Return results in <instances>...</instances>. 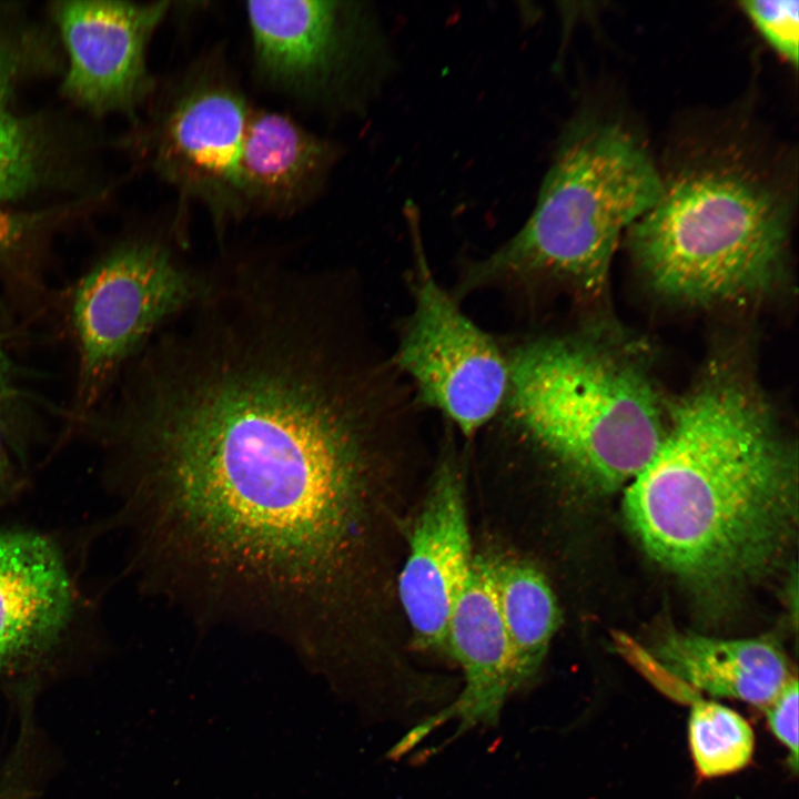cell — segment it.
Returning <instances> with one entry per match:
<instances>
[{
    "label": "cell",
    "instance_id": "obj_3",
    "mask_svg": "<svg viewBox=\"0 0 799 799\" xmlns=\"http://www.w3.org/2000/svg\"><path fill=\"white\" fill-rule=\"evenodd\" d=\"M661 173L656 203L628 230L649 286L690 306L746 302L782 274L789 184L745 143H706Z\"/></svg>",
    "mask_w": 799,
    "mask_h": 799
},
{
    "label": "cell",
    "instance_id": "obj_17",
    "mask_svg": "<svg viewBox=\"0 0 799 799\" xmlns=\"http://www.w3.org/2000/svg\"><path fill=\"white\" fill-rule=\"evenodd\" d=\"M678 680L669 695L690 704L689 745L695 766L705 778L736 772L748 765L755 736L748 721L719 702L707 700Z\"/></svg>",
    "mask_w": 799,
    "mask_h": 799
},
{
    "label": "cell",
    "instance_id": "obj_15",
    "mask_svg": "<svg viewBox=\"0 0 799 799\" xmlns=\"http://www.w3.org/2000/svg\"><path fill=\"white\" fill-rule=\"evenodd\" d=\"M650 655L697 691L760 708L792 677L783 650L765 637L720 639L675 630L666 634Z\"/></svg>",
    "mask_w": 799,
    "mask_h": 799
},
{
    "label": "cell",
    "instance_id": "obj_6",
    "mask_svg": "<svg viewBox=\"0 0 799 799\" xmlns=\"http://www.w3.org/2000/svg\"><path fill=\"white\" fill-rule=\"evenodd\" d=\"M412 231V304L391 360L418 408L438 413L472 438L492 425L504 405L510 376L507 352L438 282L417 229Z\"/></svg>",
    "mask_w": 799,
    "mask_h": 799
},
{
    "label": "cell",
    "instance_id": "obj_19",
    "mask_svg": "<svg viewBox=\"0 0 799 799\" xmlns=\"http://www.w3.org/2000/svg\"><path fill=\"white\" fill-rule=\"evenodd\" d=\"M34 169L27 132L0 107V200L23 194L34 180Z\"/></svg>",
    "mask_w": 799,
    "mask_h": 799
},
{
    "label": "cell",
    "instance_id": "obj_24",
    "mask_svg": "<svg viewBox=\"0 0 799 799\" xmlns=\"http://www.w3.org/2000/svg\"><path fill=\"white\" fill-rule=\"evenodd\" d=\"M3 385H4V362H3V354H2L1 344H0V393L3 388Z\"/></svg>",
    "mask_w": 799,
    "mask_h": 799
},
{
    "label": "cell",
    "instance_id": "obj_16",
    "mask_svg": "<svg viewBox=\"0 0 799 799\" xmlns=\"http://www.w3.org/2000/svg\"><path fill=\"white\" fill-rule=\"evenodd\" d=\"M492 577L514 663V688L538 674L560 613L545 575L530 563L490 559Z\"/></svg>",
    "mask_w": 799,
    "mask_h": 799
},
{
    "label": "cell",
    "instance_id": "obj_12",
    "mask_svg": "<svg viewBox=\"0 0 799 799\" xmlns=\"http://www.w3.org/2000/svg\"><path fill=\"white\" fill-rule=\"evenodd\" d=\"M446 650L461 666L465 685L455 701L400 741L405 751L449 718L458 719L455 737L476 726H495L508 695L515 690L513 655L495 594L490 558L474 557L449 616Z\"/></svg>",
    "mask_w": 799,
    "mask_h": 799
},
{
    "label": "cell",
    "instance_id": "obj_5",
    "mask_svg": "<svg viewBox=\"0 0 799 799\" xmlns=\"http://www.w3.org/2000/svg\"><path fill=\"white\" fill-rule=\"evenodd\" d=\"M504 345L509 387L493 423L599 490L628 484L650 461L667 414L637 367L575 337Z\"/></svg>",
    "mask_w": 799,
    "mask_h": 799
},
{
    "label": "cell",
    "instance_id": "obj_20",
    "mask_svg": "<svg viewBox=\"0 0 799 799\" xmlns=\"http://www.w3.org/2000/svg\"><path fill=\"white\" fill-rule=\"evenodd\" d=\"M775 737L785 746L789 765L798 768V680L791 677L763 708Z\"/></svg>",
    "mask_w": 799,
    "mask_h": 799
},
{
    "label": "cell",
    "instance_id": "obj_1",
    "mask_svg": "<svg viewBox=\"0 0 799 799\" xmlns=\"http://www.w3.org/2000/svg\"><path fill=\"white\" fill-rule=\"evenodd\" d=\"M414 413L382 361L312 322H234L173 352L115 426L158 588L212 623L323 641L372 445Z\"/></svg>",
    "mask_w": 799,
    "mask_h": 799
},
{
    "label": "cell",
    "instance_id": "obj_11",
    "mask_svg": "<svg viewBox=\"0 0 799 799\" xmlns=\"http://www.w3.org/2000/svg\"><path fill=\"white\" fill-rule=\"evenodd\" d=\"M474 557L462 473L451 454L435 471L398 581L400 599L418 648L446 649L449 616Z\"/></svg>",
    "mask_w": 799,
    "mask_h": 799
},
{
    "label": "cell",
    "instance_id": "obj_21",
    "mask_svg": "<svg viewBox=\"0 0 799 799\" xmlns=\"http://www.w3.org/2000/svg\"><path fill=\"white\" fill-rule=\"evenodd\" d=\"M20 768L21 757L14 755L0 775V799H23Z\"/></svg>",
    "mask_w": 799,
    "mask_h": 799
},
{
    "label": "cell",
    "instance_id": "obj_23",
    "mask_svg": "<svg viewBox=\"0 0 799 799\" xmlns=\"http://www.w3.org/2000/svg\"><path fill=\"white\" fill-rule=\"evenodd\" d=\"M7 472H8V462H7V456H6L2 441H1V434H0V481L3 479Z\"/></svg>",
    "mask_w": 799,
    "mask_h": 799
},
{
    "label": "cell",
    "instance_id": "obj_14",
    "mask_svg": "<svg viewBox=\"0 0 799 799\" xmlns=\"http://www.w3.org/2000/svg\"><path fill=\"white\" fill-rule=\"evenodd\" d=\"M337 154L334 143L293 118L251 110L239 163L245 212L286 215L302 209L320 193Z\"/></svg>",
    "mask_w": 799,
    "mask_h": 799
},
{
    "label": "cell",
    "instance_id": "obj_7",
    "mask_svg": "<svg viewBox=\"0 0 799 799\" xmlns=\"http://www.w3.org/2000/svg\"><path fill=\"white\" fill-rule=\"evenodd\" d=\"M205 285L206 275H198L159 242H128L102 257L81 280L72 304L84 404Z\"/></svg>",
    "mask_w": 799,
    "mask_h": 799
},
{
    "label": "cell",
    "instance_id": "obj_2",
    "mask_svg": "<svg viewBox=\"0 0 799 799\" xmlns=\"http://www.w3.org/2000/svg\"><path fill=\"white\" fill-rule=\"evenodd\" d=\"M797 463L755 386L710 368L667 414L624 512L647 554L689 585L728 591L768 573L797 519Z\"/></svg>",
    "mask_w": 799,
    "mask_h": 799
},
{
    "label": "cell",
    "instance_id": "obj_18",
    "mask_svg": "<svg viewBox=\"0 0 799 799\" xmlns=\"http://www.w3.org/2000/svg\"><path fill=\"white\" fill-rule=\"evenodd\" d=\"M740 7L766 42L797 67L799 2L797 0H746Z\"/></svg>",
    "mask_w": 799,
    "mask_h": 799
},
{
    "label": "cell",
    "instance_id": "obj_9",
    "mask_svg": "<svg viewBox=\"0 0 799 799\" xmlns=\"http://www.w3.org/2000/svg\"><path fill=\"white\" fill-rule=\"evenodd\" d=\"M251 110L225 72L203 65L186 75L156 124L154 169L220 223L245 212L239 163Z\"/></svg>",
    "mask_w": 799,
    "mask_h": 799
},
{
    "label": "cell",
    "instance_id": "obj_8",
    "mask_svg": "<svg viewBox=\"0 0 799 799\" xmlns=\"http://www.w3.org/2000/svg\"><path fill=\"white\" fill-rule=\"evenodd\" d=\"M257 78L292 99L348 101L377 57L376 28L362 3L322 0L245 4Z\"/></svg>",
    "mask_w": 799,
    "mask_h": 799
},
{
    "label": "cell",
    "instance_id": "obj_4",
    "mask_svg": "<svg viewBox=\"0 0 799 799\" xmlns=\"http://www.w3.org/2000/svg\"><path fill=\"white\" fill-rule=\"evenodd\" d=\"M661 172L618 120L579 115L564 132L525 224L462 267L453 295L546 289L601 293L621 237L658 200Z\"/></svg>",
    "mask_w": 799,
    "mask_h": 799
},
{
    "label": "cell",
    "instance_id": "obj_13",
    "mask_svg": "<svg viewBox=\"0 0 799 799\" xmlns=\"http://www.w3.org/2000/svg\"><path fill=\"white\" fill-rule=\"evenodd\" d=\"M71 609V583L52 543L0 530V672L45 653Z\"/></svg>",
    "mask_w": 799,
    "mask_h": 799
},
{
    "label": "cell",
    "instance_id": "obj_22",
    "mask_svg": "<svg viewBox=\"0 0 799 799\" xmlns=\"http://www.w3.org/2000/svg\"><path fill=\"white\" fill-rule=\"evenodd\" d=\"M9 72L6 61L0 52V107H3L4 99L9 89Z\"/></svg>",
    "mask_w": 799,
    "mask_h": 799
},
{
    "label": "cell",
    "instance_id": "obj_10",
    "mask_svg": "<svg viewBox=\"0 0 799 799\" xmlns=\"http://www.w3.org/2000/svg\"><path fill=\"white\" fill-rule=\"evenodd\" d=\"M169 7L105 0L54 3L69 57L65 94L95 113H131L153 88L146 50Z\"/></svg>",
    "mask_w": 799,
    "mask_h": 799
}]
</instances>
